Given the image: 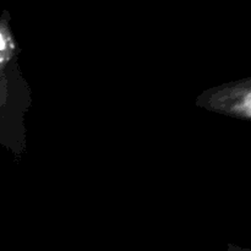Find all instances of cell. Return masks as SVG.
Masks as SVG:
<instances>
[{
    "instance_id": "obj_1",
    "label": "cell",
    "mask_w": 251,
    "mask_h": 251,
    "mask_svg": "<svg viewBox=\"0 0 251 251\" xmlns=\"http://www.w3.org/2000/svg\"><path fill=\"white\" fill-rule=\"evenodd\" d=\"M199 104L222 114L251 120V78L208 91L201 96Z\"/></svg>"
},
{
    "instance_id": "obj_2",
    "label": "cell",
    "mask_w": 251,
    "mask_h": 251,
    "mask_svg": "<svg viewBox=\"0 0 251 251\" xmlns=\"http://www.w3.org/2000/svg\"><path fill=\"white\" fill-rule=\"evenodd\" d=\"M15 41L10 29V14L4 11L0 16V73L14 54Z\"/></svg>"
},
{
    "instance_id": "obj_3",
    "label": "cell",
    "mask_w": 251,
    "mask_h": 251,
    "mask_svg": "<svg viewBox=\"0 0 251 251\" xmlns=\"http://www.w3.org/2000/svg\"><path fill=\"white\" fill-rule=\"evenodd\" d=\"M229 251H251V249H243V248H238V247H229Z\"/></svg>"
}]
</instances>
